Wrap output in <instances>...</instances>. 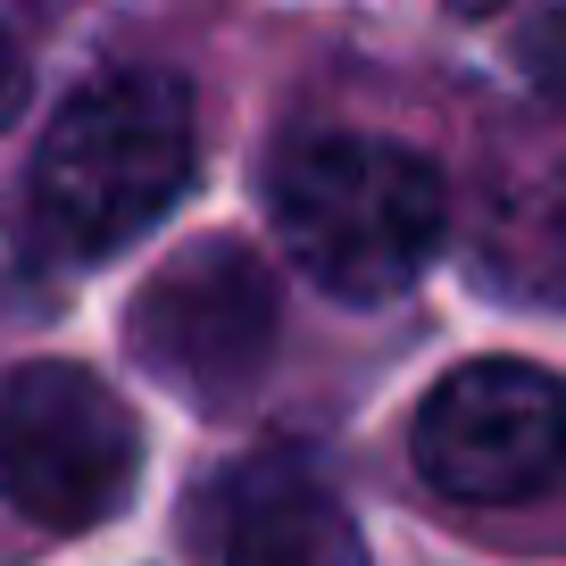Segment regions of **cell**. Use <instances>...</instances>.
Here are the masks:
<instances>
[{"label":"cell","mask_w":566,"mask_h":566,"mask_svg":"<svg viewBox=\"0 0 566 566\" xmlns=\"http://www.w3.org/2000/svg\"><path fill=\"white\" fill-rule=\"evenodd\" d=\"M200 159L192 92L167 67H101L84 92H67L34 142L25 209L51 259L101 266L134 233H150L184 200Z\"/></svg>","instance_id":"6da1fadb"},{"label":"cell","mask_w":566,"mask_h":566,"mask_svg":"<svg viewBox=\"0 0 566 566\" xmlns=\"http://www.w3.org/2000/svg\"><path fill=\"white\" fill-rule=\"evenodd\" d=\"M283 259L334 301H400L450 233V184L384 134H301L266 176Z\"/></svg>","instance_id":"7a4b0ae2"},{"label":"cell","mask_w":566,"mask_h":566,"mask_svg":"<svg viewBox=\"0 0 566 566\" xmlns=\"http://www.w3.org/2000/svg\"><path fill=\"white\" fill-rule=\"evenodd\" d=\"M142 483V424L92 367L25 358L0 375V500L42 533H92Z\"/></svg>","instance_id":"3957f363"},{"label":"cell","mask_w":566,"mask_h":566,"mask_svg":"<svg viewBox=\"0 0 566 566\" xmlns=\"http://www.w3.org/2000/svg\"><path fill=\"white\" fill-rule=\"evenodd\" d=\"M283 334L275 266L250 242H192L142 283L134 358L192 408H242Z\"/></svg>","instance_id":"277c9868"},{"label":"cell","mask_w":566,"mask_h":566,"mask_svg":"<svg viewBox=\"0 0 566 566\" xmlns=\"http://www.w3.org/2000/svg\"><path fill=\"white\" fill-rule=\"evenodd\" d=\"M408 450L459 509H525L566 475V384L533 358H475L424 391Z\"/></svg>","instance_id":"5b68a950"},{"label":"cell","mask_w":566,"mask_h":566,"mask_svg":"<svg viewBox=\"0 0 566 566\" xmlns=\"http://www.w3.org/2000/svg\"><path fill=\"white\" fill-rule=\"evenodd\" d=\"M475 275L500 301L566 308V101L500 134L475 200Z\"/></svg>","instance_id":"8992f818"},{"label":"cell","mask_w":566,"mask_h":566,"mask_svg":"<svg viewBox=\"0 0 566 566\" xmlns=\"http://www.w3.org/2000/svg\"><path fill=\"white\" fill-rule=\"evenodd\" d=\"M226 566H367V542H358L350 509L317 475L266 467V475L233 483Z\"/></svg>","instance_id":"52a82bcc"},{"label":"cell","mask_w":566,"mask_h":566,"mask_svg":"<svg viewBox=\"0 0 566 566\" xmlns=\"http://www.w3.org/2000/svg\"><path fill=\"white\" fill-rule=\"evenodd\" d=\"M516 59L533 67V84H549V101H566V0H549L542 18L516 34Z\"/></svg>","instance_id":"ba28073f"},{"label":"cell","mask_w":566,"mask_h":566,"mask_svg":"<svg viewBox=\"0 0 566 566\" xmlns=\"http://www.w3.org/2000/svg\"><path fill=\"white\" fill-rule=\"evenodd\" d=\"M25 101H34V59H25V34L9 25V0H0V134L25 117Z\"/></svg>","instance_id":"9c48e42d"},{"label":"cell","mask_w":566,"mask_h":566,"mask_svg":"<svg viewBox=\"0 0 566 566\" xmlns=\"http://www.w3.org/2000/svg\"><path fill=\"white\" fill-rule=\"evenodd\" d=\"M18 292V242H9V226H0V301Z\"/></svg>","instance_id":"30bf717a"},{"label":"cell","mask_w":566,"mask_h":566,"mask_svg":"<svg viewBox=\"0 0 566 566\" xmlns=\"http://www.w3.org/2000/svg\"><path fill=\"white\" fill-rule=\"evenodd\" d=\"M450 9H459V18H483V9H509V0H450Z\"/></svg>","instance_id":"8fae6325"}]
</instances>
